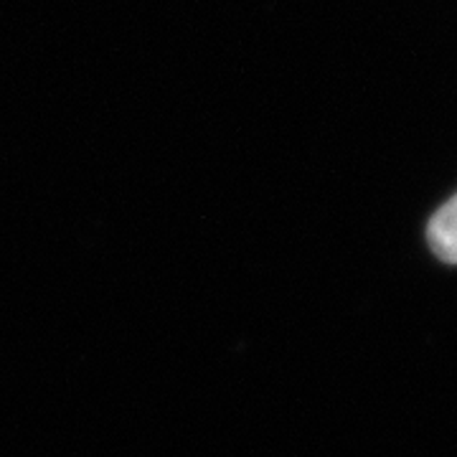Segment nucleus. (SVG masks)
<instances>
[{"label":"nucleus","instance_id":"1","mask_svg":"<svg viewBox=\"0 0 457 457\" xmlns=\"http://www.w3.org/2000/svg\"><path fill=\"white\" fill-rule=\"evenodd\" d=\"M429 245L440 260L457 264V194L432 216Z\"/></svg>","mask_w":457,"mask_h":457}]
</instances>
